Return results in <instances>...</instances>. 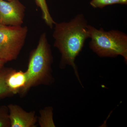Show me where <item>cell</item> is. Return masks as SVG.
Returning a JSON list of instances; mask_svg holds the SVG:
<instances>
[{
	"mask_svg": "<svg viewBox=\"0 0 127 127\" xmlns=\"http://www.w3.org/2000/svg\"><path fill=\"white\" fill-rule=\"evenodd\" d=\"M0 127H11L7 106H0Z\"/></svg>",
	"mask_w": 127,
	"mask_h": 127,
	"instance_id": "obj_12",
	"label": "cell"
},
{
	"mask_svg": "<svg viewBox=\"0 0 127 127\" xmlns=\"http://www.w3.org/2000/svg\"><path fill=\"white\" fill-rule=\"evenodd\" d=\"M91 41L89 47L100 57L124 58L127 63V35L117 30L105 31L88 25Z\"/></svg>",
	"mask_w": 127,
	"mask_h": 127,
	"instance_id": "obj_3",
	"label": "cell"
},
{
	"mask_svg": "<svg viewBox=\"0 0 127 127\" xmlns=\"http://www.w3.org/2000/svg\"><path fill=\"white\" fill-rule=\"evenodd\" d=\"M11 127H36L37 117L35 111L28 112L16 104L7 105Z\"/></svg>",
	"mask_w": 127,
	"mask_h": 127,
	"instance_id": "obj_6",
	"label": "cell"
},
{
	"mask_svg": "<svg viewBox=\"0 0 127 127\" xmlns=\"http://www.w3.org/2000/svg\"><path fill=\"white\" fill-rule=\"evenodd\" d=\"M53 109L52 106L45 107L39 111L37 122L40 127H55L53 119Z\"/></svg>",
	"mask_w": 127,
	"mask_h": 127,
	"instance_id": "obj_8",
	"label": "cell"
},
{
	"mask_svg": "<svg viewBox=\"0 0 127 127\" xmlns=\"http://www.w3.org/2000/svg\"><path fill=\"white\" fill-rule=\"evenodd\" d=\"M53 57L51 46L45 32L41 35L36 48L30 53L26 71L28 81L20 94L21 97L26 95L31 88L40 85L49 86L55 81L52 65Z\"/></svg>",
	"mask_w": 127,
	"mask_h": 127,
	"instance_id": "obj_2",
	"label": "cell"
},
{
	"mask_svg": "<svg viewBox=\"0 0 127 127\" xmlns=\"http://www.w3.org/2000/svg\"><path fill=\"white\" fill-rule=\"evenodd\" d=\"M26 7L19 0H0V25L21 26L23 22Z\"/></svg>",
	"mask_w": 127,
	"mask_h": 127,
	"instance_id": "obj_5",
	"label": "cell"
},
{
	"mask_svg": "<svg viewBox=\"0 0 127 127\" xmlns=\"http://www.w3.org/2000/svg\"><path fill=\"white\" fill-rule=\"evenodd\" d=\"M13 68L3 67L0 68V100L12 96L6 83L7 75Z\"/></svg>",
	"mask_w": 127,
	"mask_h": 127,
	"instance_id": "obj_9",
	"label": "cell"
},
{
	"mask_svg": "<svg viewBox=\"0 0 127 127\" xmlns=\"http://www.w3.org/2000/svg\"><path fill=\"white\" fill-rule=\"evenodd\" d=\"M35 1L37 6L41 10L42 18L45 23L51 29H52L56 22L51 15L46 0H35Z\"/></svg>",
	"mask_w": 127,
	"mask_h": 127,
	"instance_id": "obj_10",
	"label": "cell"
},
{
	"mask_svg": "<svg viewBox=\"0 0 127 127\" xmlns=\"http://www.w3.org/2000/svg\"><path fill=\"white\" fill-rule=\"evenodd\" d=\"M28 32L26 26L0 25V60L6 63L17 59Z\"/></svg>",
	"mask_w": 127,
	"mask_h": 127,
	"instance_id": "obj_4",
	"label": "cell"
},
{
	"mask_svg": "<svg viewBox=\"0 0 127 127\" xmlns=\"http://www.w3.org/2000/svg\"><path fill=\"white\" fill-rule=\"evenodd\" d=\"M90 4L93 8L102 9L110 5H127V0H92Z\"/></svg>",
	"mask_w": 127,
	"mask_h": 127,
	"instance_id": "obj_11",
	"label": "cell"
},
{
	"mask_svg": "<svg viewBox=\"0 0 127 127\" xmlns=\"http://www.w3.org/2000/svg\"><path fill=\"white\" fill-rule=\"evenodd\" d=\"M55 25L53 46L61 54L59 67L63 69L67 66H71L83 86L75 60L82 51L85 41L90 38L87 21L84 15L79 14L70 21L56 23Z\"/></svg>",
	"mask_w": 127,
	"mask_h": 127,
	"instance_id": "obj_1",
	"label": "cell"
},
{
	"mask_svg": "<svg viewBox=\"0 0 127 127\" xmlns=\"http://www.w3.org/2000/svg\"><path fill=\"white\" fill-rule=\"evenodd\" d=\"M28 81L26 71L11 70L7 75L6 83L7 88L12 95L19 94L25 88Z\"/></svg>",
	"mask_w": 127,
	"mask_h": 127,
	"instance_id": "obj_7",
	"label": "cell"
},
{
	"mask_svg": "<svg viewBox=\"0 0 127 127\" xmlns=\"http://www.w3.org/2000/svg\"><path fill=\"white\" fill-rule=\"evenodd\" d=\"M8 1H11L12 0H7Z\"/></svg>",
	"mask_w": 127,
	"mask_h": 127,
	"instance_id": "obj_14",
	"label": "cell"
},
{
	"mask_svg": "<svg viewBox=\"0 0 127 127\" xmlns=\"http://www.w3.org/2000/svg\"><path fill=\"white\" fill-rule=\"evenodd\" d=\"M5 63L4 62L2 61L1 60H0V68L3 67Z\"/></svg>",
	"mask_w": 127,
	"mask_h": 127,
	"instance_id": "obj_13",
	"label": "cell"
}]
</instances>
